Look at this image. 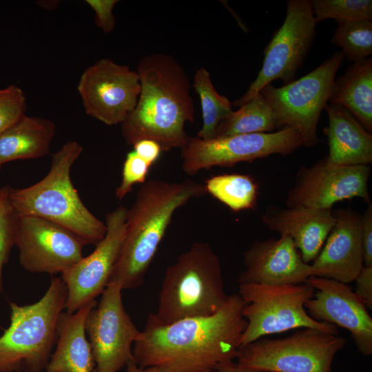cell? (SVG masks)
<instances>
[{
	"label": "cell",
	"instance_id": "obj_35",
	"mask_svg": "<svg viewBox=\"0 0 372 372\" xmlns=\"http://www.w3.org/2000/svg\"><path fill=\"white\" fill-rule=\"evenodd\" d=\"M355 293L367 309H372V267L364 266L355 279Z\"/></svg>",
	"mask_w": 372,
	"mask_h": 372
},
{
	"label": "cell",
	"instance_id": "obj_9",
	"mask_svg": "<svg viewBox=\"0 0 372 372\" xmlns=\"http://www.w3.org/2000/svg\"><path fill=\"white\" fill-rule=\"evenodd\" d=\"M344 58L342 51L335 52L300 79L279 87L269 83L260 91L275 114L277 128L294 127L307 147L320 142L317 126Z\"/></svg>",
	"mask_w": 372,
	"mask_h": 372
},
{
	"label": "cell",
	"instance_id": "obj_17",
	"mask_svg": "<svg viewBox=\"0 0 372 372\" xmlns=\"http://www.w3.org/2000/svg\"><path fill=\"white\" fill-rule=\"evenodd\" d=\"M315 292L304 307L318 322L348 330L359 351L372 354V318L355 291L347 284L335 280L309 276L305 282Z\"/></svg>",
	"mask_w": 372,
	"mask_h": 372
},
{
	"label": "cell",
	"instance_id": "obj_32",
	"mask_svg": "<svg viewBox=\"0 0 372 372\" xmlns=\"http://www.w3.org/2000/svg\"><path fill=\"white\" fill-rule=\"evenodd\" d=\"M151 165L139 157L134 151L130 152L123 165L122 180L116 189L115 196L122 200L131 192L133 186L146 181Z\"/></svg>",
	"mask_w": 372,
	"mask_h": 372
},
{
	"label": "cell",
	"instance_id": "obj_38",
	"mask_svg": "<svg viewBox=\"0 0 372 372\" xmlns=\"http://www.w3.org/2000/svg\"><path fill=\"white\" fill-rule=\"evenodd\" d=\"M126 372H161L154 367L141 368L135 362L129 363L126 366Z\"/></svg>",
	"mask_w": 372,
	"mask_h": 372
},
{
	"label": "cell",
	"instance_id": "obj_16",
	"mask_svg": "<svg viewBox=\"0 0 372 372\" xmlns=\"http://www.w3.org/2000/svg\"><path fill=\"white\" fill-rule=\"evenodd\" d=\"M127 208L120 205L106 216V233L89 256L61 274L68 297L65 309L74 313L101 295L118 256L126 229Z\"/></svg>",
	"mask_w": 372,
	"mask_h": 372
},
{
	"label": "cell",
	"instance_id": "obj_1",
	"mask_svg": "<svg viewBox=\"0 0 372 372\" xmlns=\"http://www.w3.org/2000/svg\"><path fill=\"white\" fill-rule=\"evenodd\" d=\"M245 304L238 293H234L213 315L168 324L150 313L133 345L135 362L161 372H209L234 361L247 327L242 316Z\"/></svg>",
	"mask_w": 372,
	"mask_h": 372
},
{
	"label": "cell",
	"instance_id": "obj_10",
	"mask_svg": "<svg viewBox=\"0 0 372 372\" xmlns=\"http://www.w3.org/2000/svg\"><path fill=\"white\" fill-rule=\"evenodd\" d=\"M316 25L311 1L289 0L285 21L264 50L262 66L256 79L231 104L240 107L276 79H281L284 85L295 81L316 37Z\"/></svg>",
	"mask_w": 372,
	"mask_h": 372
},
{
	"label": "cell",
	"instance_id": "obj_23",
	"mask_svg": "<svg viewBox=\"0 0 372 372\" xmlns=\"http://www.w3.org/2000/svg\"><path fill=\"white\" fill-rule=\"evenodd\" d=\"M55 134L49 119L24 115L0 134V165L47 155Z\"/></svg>",
	"mask_w": 372,
	"mask_h": 372
},
{
	"label": "cell",
	"instance_id": "obj_2",
	"mask_svg": "<svg viewBox=\"0 0 372 372\" xmlns=\"http://www.w3.org/2000/svg\"><path fill=\"white\" fill-rule=\"evenodd\" d=\"M141 92L133 111L121 123L125 141L156 142L162 152L182 149L188 135L186 123L194 120L190 81L185 69L172 55L153 53L138 63Z\"/></svg>",
	"mask_w": 372,
	"mask_h": 372
},
{
	"label": "cell",
	"instance_id": "obj_26",
	"mask_svg": "<svg viewBox=\"0 0 372 372\" xmlns=\"http://www.w3.org/2000/svg\"><path fill=\"white\" fill-rule=\"evenodd\" d=\"M207 193L225 204L233 211L255 207L258 186L247 174H225L214 176L205 181Z\"/></svg>",
	"mask_w": 372,
	"mask_h": 372
},
{
	"label": "cell",
	"instance_id": "obj_7",
	"mask_svg": "<svg viewBox=\"0 0 372 372\" xmlns=\"http://www.w3.org/2000/svg\"><path fill=\"white\" fill-rule=\"evenodd\" d=\"M314 292L315 289L306 282L239 284L238 294L246 302L242 316L247 320L240 347L265 335L295 329L312 328L338 334V327L315 320L306 311L304 304Z\"/></svg>",
	"mask_w": 372,
	"mask_h": 372
},
{
	"label": "cell",
	"instance_id": "obj_21",
	"mask_svg": "<svg viewBox=\"0 0 372 372\" xmlns=\"http://www.w3.org/2000/svg\"><path fill=\"white\" fill-rule=\"evenodd\" d=\"M329 125L323 129L327 137L329 163L339 165H369L372 163V135L346 109L327 103Z\"/></svg>",
	"mask_w": 372,
	"mask_h": 372
},
{
	"label": "cell",
	"instance_id": "obj_27",
	"mask_svg": "<svg viewBox=\"0 0 372 372\" xmlns=\"http://www.w3.org/2000/svg\"><path fill=\"white\" fill-rule=\"evenodd\" d=\"M193 87L199 96L203 116V126L196 136L211 139L218 125L233 112L232 104L226 96L217 92L210 73L204 67L196 70Z\"/></svg>",
	"mask_w": 372,
	"mask_h": 372
},
{
	"label": "cell",
	"instance_id": "obj_24",
	"mask_svg": "<svg viewBox=\"0 0 372 372\" xmlns=\"http://www.w3.org/2000/svg\"><path fill=\"white\" fill-rule=\"evenodd\" d=\"M331 103L349 111L369 132L372 130V58L354 62L335 79Z\"/></svg>",
	"mask_w": 372,
	"mask_h": 372
},
{
	"label": "cell",
	"instance_id": "obj_20",
	"mask_svg": "<svg viewBox=\"0 0 372 372\" xmlns=\"http://www.w3.org/2000/svg\"><path fill=\"white\" fill-rule=\"evenodd\" d=\"M262 220L271 231L290 237L309 264L318 256L335 219L331 209L271 205L263 213Z\"/></svg>",
	"mask_w": 372,
	"mask_h": 372
},
{
	"label": "cell",
	"instance_id": "obj_28",
	"mask_svg": "<svg viewBox=\"0 0 372 372\" xmlns=\"http://www.w3.org/2000/svg\"><path fill=\"white\" fill-rule=\"evenodd\" d=\"M331 43L341 48L351 62L361 61L372 54V20L338 21Z\"/></svg>",
	"mask_w": 372,
	"mask_h": 372
},
{
	"label": "cell",
	"instance_id": "obj_14",
	"mask_svg": "<svg viewBox=\"0 0 372 372\" xmlns=\"http://www.w3.org/2000/svg\"><path fill=\"white\" fill-rule=\"evenodd\" d=\"M369 165H339L326 157L310 167L301 166L286 199L288 207L303 206L331 209L340 201L360 198L371 201Z\"/></svg>",
	"mask_w": 372,
	"mask_h": 372
},
{
	"label": "cell",
	"instance_id": "obj_30",
	"mask_svg": "<svg viewBox=\"0 0 372 372\" xmlns=\"http://www.w3.org/2000/svg\"><path fill=\"white\" fill-rule=\"evenodd\" d=\"M11 187H0V293L3 291V269L15 245L18 214L10 198Z\"/></svg>",
	"mask_w": 372,
	"mask_h": 372
},
{
	"label": "cell",
	"instance_id": "obj_6",
	"mask_svg": "<svg viewBox=\"0 0 372 372\" xmlns=\"http://www.w3.org/2000/svg\"><path fill=\"white\" fill-rule=\"evenodd\" d=\"M68 297L61 278L52 277L36 302H10V323L0 336V372H43L57 340L59 317Z\"/></svg>",
	"mask_w": 372,
	"mask_h": 372
},
{
	"label": "cell",
	"instance_id": "obj_11",
	"mask_svg": "<svg viewBox=\"0 0 372 372\" xmlns=\"http://www.w3.org/2000/svg\"><path fill=\"white\" fill-rule=\"evenodd\" d=\"M298 132L285 126L271 133L239 134L202 139L188 136L181 149L182 168L190 176L214 166L231 167L273 154L288 155L302 146Z\"/></svg>",
	"mask_w": 372,
	"mask_h": 372
},
{
	"label": "cell",
	"instance_id": "obj_31",
	"mask_svg": "<svg viewBox=\"0 0 372 372\" xmlns=\"http://www.w3.org/2000/svg\"><path fill=\"white\" fill-rule=\"evenodd\" d=\"M26 107V97L19 87L0 89V134L25 115Z\"/></svg>",
	"mask_w": 372,
	"mask_h": 372
},
{
	"label": "cell",
	"instance_id": "obj_36",
	"mask_svg": "<svg viewBox=\"0 0 372 372\" xmlns=\"http://www.w3.org/2000/svg\"><path fill=\"white\" fill-rule=\"evenodd\" d=\"M133 151L151 166L158 159L162 149L155 141L141 140L133 145Z\"/></svg>",
	"mask_w": 372,
	"mask_h": 372
},
{
	"label": "cell",
	"instance_id": "obj_18",
	"mask_svg": "<svg viewBox=\"0 0 372 372\" xmlns=\"http://www.w3.org/2000/svg\"><path fill=\"white\" fill-rule=\"evenodd\" d=\"M243 265L238 284L297 285L311 276V265L286 235L254 241L243 253Z\"/></svg>",
	"mask_w": 372,
	"mask_h": 372
},
{
	"label": "cell",
	"instance_id": "obj_34",
	"mask_svg": "<svg viewBox=\"0 0 372 372\" xmlns=\"http://www.w3.org/2000/svg\"><path fill=\"white\" fill-rule=\"evenodd\" d=\"M361 235L364 254V266L372 267V203L368 207L361 220Z\"/></svg>",
	"mask_w": 372,
	"mask_h": 372
},
{
	"label": "cell",
	"instance_id": "obj_25",
	"mask_svg": "<svg viewBox=\"0 0 372 372\" xmlns=\"http://www.w3.org/2000/svg\"><path fill=\"white\" fill-rule=\"evenodd\" d=\"M276 129L275 114L259 92L224 119L217 127L213 138L246 134L271 133Z\"/></svg>",
	"mask_w": 372,
	"mask_h": 372
},
{
	"label": "cell",
	"instance_id": "obj_39",
	"mask_svg": "<svg viewBox=\"0 0 372 372\" xmlns=\"http://www.w3.org/2000/svg\"><path fill=\"white\" fill-rule=\"evenodd\" d=\"M1 165H0V169H1Z\"/></svg>",
	"mask_w": 372,
	"mask_h": 372
},
{
	"label": "cell",
	"instance_id": "obj_37",
	"mask_svg": "<svg viewBox=\"0 0 372 372\" xmlns=\"http://www.w3.org/2000/svg\"><path fill=\"white\" fill-rule=\"evenodd\" d=\"M209 372H269L252 369L239 365L237 362L230 361L217 366Z\"/></svg>",
	"mask_w": 372,
	"mask_h": 372
},
{
	"label": "cell",
	"instance_id": "obj_13",
	"mask_svg": "<svg viewBox=\"0 0 372 372\" xmlns=\"http://www.w3.org/2000/svg\"><path fill=\"white\" fill-rule=\"evenodd\" d=\"M77 90L88 116L107 125L121 124L137 103L140 79L127 65L103 58L84 70Z\"/></svg>",
	"mask_w": 372,
	"mask_h": 372
},
{
	"label": "cell",
	"instance_id": "obj_5",
	"mask_svg": "<svg viewBox=\"0 0 372 372\" xmlns=\"http://www.w3.org/2000/svg\"><path fill=\"white\" fill-rule=\"evenodd\" d=\"M220 259L207 242H196L165 273L155 318L171 324L209 316L228 299Z\"/></svg>",
	"mask_w": 372,
	"mask_h": 372
},
{
	"label": "cell",
	"instance_id": "obj_8",
	"mask_svg": "<svg viewBox=\"0 0 372 372\" xmlns=\"http://www.w3.org/2000/svg\"><path fill=\"white\" fill-rule=\"evenodd\" d=\"M346 342L338 334L301 328L283 338H260L240 347L237 363L269 372H332L334 357Z\"/></svg>",
	"mask_w": 372,
	"mask_h": 372
},
{
	"label": "cell",
	"instance_id": "obj_15",
	"mask_svg": "<svg viewBox=\"0 0 372 372\" xmlns=\"http://www.w3.org/2000/svg\"><path fill=\"white\" fill-rule=\"evenodd\" d=\"M21 265L32 273H61L83 258L85 244L74 233L47 219L19 216L15 236Z\"/></svg>",
	"mask_w": 372,
	"mask_h": 372
},
{
	"label": "cell",
	"instance_id": "obj_3",
	"mask_svg": "<svg viewBox=\"0 0 372 372\" xmlns=\"http://www.w3.org/2000/svg\"><path fill=\"white\" fill-rule=\"evenodd\" d=\"M206 194L204 185L190 179L143 183L127 209L125 236L109 283L122 289L141 286L176 211Z\"/></svg>",
	"mask_w": 372,
	"mask_h": 372
},
{
	"label": "cell",
	"instance_id": "obj_4",
	"mask_svg": "<svg viewBox=\"0 0 372 372\" xmlns=\"http://www.w3.org/2000/svg\"><path fill=\"white\" fill-rule=\"evenodd\" d=\"M82 152L77 141H68L53 154L43 178L25 188H12L10 198L18 215L47 219L74 233L85 245H96L105 236L106 225L85 206L70 176Z\"/></svg>",
	"mask_w": 372,
	"mask_h": 372
},
{
	"label": "cell",
	"instance_id": "obj_19",
	"mask_svg": "<svg viewBox=\"0 0 372 372\" xmlns=\"http://www.w3.org/2000/svg\"><path fill=\"white\" fill-rule=\"evenodd\" d=\"M333 212L335 224L311 265V276L347 284L364 267L362 215L350 208Z\"/></svg>",
	"mask_w": 372,
	"mask_h": 372
},
{
	"label": "cell",
	"instance_id": "obj_33",
	"mask_svg": "<svg viewBox=\"0 0 372 372\" xmlns=\"http://www.w3.org/2000/svg\"><path fill=\"white\" fill-rule=\"evenodd\" d=\"M85 2L93 9L95 13L96 25L105 33L112 32L116 25V19L113 10L118 1L86 0Z\"/></svg>",
	"mask_w": 372,
	"mask_h": 372
},
{
	"label": "cell",
	"instance_id": "obj_22",
	"mask_svg": "<svg viewBox=\"0 0 372 372\" xmlns=\"http://www.w3.org/2000/svg\"><path fill=\"white\" fill-rule=\"evenodd\" d=\"M97 304L93 300L74 313L62 312L57 326V340L45 372H92L95 362L86 338L85 319Z\"/></svg>",
	"mask_w": 372,
	"mask_h": 372
},
{
	"label": "cell",
	"instance_id": "obj_29",
	"mask_svg": "<svg viewBox=\"0 0 372 372\" xmlns=\"http://www.w3.org/2000/svg\"><path fill=\"white\" fill-rule=\"evenodd\" d=\"M311 8L316 24L327 19L372 20L371 0H313Z\"/></svg>",
	"mask_w": 372,
	"mask_h": 372
},
{
	"label": "cell",
	"instance_id": "obj_12",
	"mask_svg": "<svg viewBox=\"0 0 372 372\" xmlns=\"http://www.w3.org/2000/svg\"><path fill=\"white\" fill-rule=\"evenodd\" d=\"M122 290L118 285L109 283L85 319L96 372H118L135 362L132 346L141 331L124 309Z\"/></svg>",
	"mask_w": 372,
	"mask_h": 372
}]
</instances>
